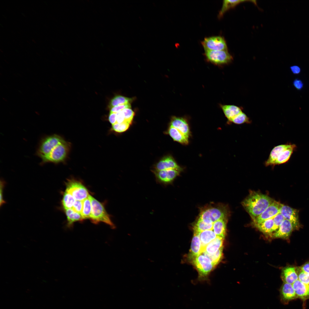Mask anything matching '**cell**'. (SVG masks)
<instances>
[{
    "instance_id": "45",
    "label": "cell",
    "mask_w": 309,
    "mask_h": 309,
    "mask_svg": "<svg viewBox=\"0 0 309 309\" xmlns=\"http://www.w3.org/2000/svg\"><path fill=\"white\" fill-rule=\"evenodd\" d=\"M295 87L298 89H301L303 87V84L302 82L300 80L296 79L293 83Z\"/></svg>"
},
{
    "instance_id": "15",
    "label": "cell",
    "mask_w": 309,
    "mask_h": 309,
    "mask_svg": "<svg viewBox=\"0 0 309 309\" xmlns=\"http://www.w3.org/2000/svg\"><path fill=\"white\" fill-rule=\"evenodd\" d=\"M294 229L291 222L285 219L278 230L273 233V236L275 238L286 239L289 237Z\"/></svg>"
},
{
    "instance_id": "39",
    "label": "cell",
    "mask_w": 309,
    "mask_h": 309,
    "mask_svg": "<svg viewBox=\"0 0 309 309\" xmlns=\"http://www.w3.org/2000/svg\"><path fill=\"white\" fill-rule=\"evenodd\" d=\"M298 270V279L303 283L309 285V274L303 272L299 268Z\"/></svg>"
},
{
    "instance_id": "31",
    "label": "cell",
    "mask_w": 309,
    "mask_h": 309,
    "mask_svg": "<svg viewBox=\"0 0 309 309\" xmlns=\"http://www.w3.org/2000/svg\"><path fill=\"white\" fill-rule=\"evenodd\" d=\"M83 208L81 215L84 219L90 218L92 211V205L89 196L83 201Z\"/></svg>"
},
{
    "instance_id": "20",
    "label": "cell",
    "mask_w": 309,
    "mask_h": 309,
    "mask_svg": "<svg viewBox=\"0 0 309 309\" xmlns=\"http://www.w3.org/2000/svg\"><path fill=\"white\" fill-rule=\"evenodd\" d=\"M281 278L284 282L292 284L298 280V276L294 267L288 266L282 270Z\"/></svg>"
},
{
    "instance_id": "1",
    "label": "cell",
    "mask_w": 309,
    "mask_h": 309,
    "mask_svg": "<svg viewBox=\"0 0 309 309\" xmlns=\"http://www.w3.org/2000/svg\"><path fill=\"white\" fill-rule=\"evenodd\" d=\"M274 201L266 195L252 191L242 204L253 220L261 214Z\"/></svg>"
},
{
    "instance_id": "17",
    "label": "cell",
    "mask_w": 309,
    "mask_h": 309,
    "mask_svg": "<svg viewBox=\"0 0 309 309\" xmlns=\"http://www.w3.org/2000/svg\"><path fill=\"white\" fill-rule=\"evenodd\" d=\"M292 285L298 298L304 301L309 299V285L303 283L298 279Z\"/></svg>"
},
{
    "instance_id": "32",
    "label": "cell",
    "mask_w": 309,
    "mask_h": 309,
    "mask_svg": "<svg viewBox=\"0 0 309 309\" xmlns=\"http://www.w3.org/2000/svg\"><path fill=\"white\" fill-rule=\"evenodd\" d=\"M76 200L73 196L65 191L62 201V207L64 210L72 209Z\"/></svg>"
},
{
    "instance_id": "44",
    "label": "cell",
    "mask_w": 309,
    "mask_h": 309,
    "mask_svg": "<svg viewBox=\"0 0 309 309\" xmlns=\"http://www.w3.org/2000/svg\"><path fill=\"white\" fill-rule=\"evenodd\" d=\"M117 123H121L125 121L124 115L122 111L116 113Z\"/></svg>"
},
{
    "instance_id": "25",
    "label": "cell",
    "mask_w": 309,
    "mask_h": 309,
    "mask_svg": "<svg viewBox=\"0 0 309 309\" xmlns=\"http://www.w3.org/2000/svg\"><path fill=\"white\" fill-rule=\"evenodd\" d=\"M296 147L294 144H290L287 148L282 151L279 154L274 166L284 163L289 159L294 150Z\"/></svg>"
},
{
    "instance_id": "18",
    "label": "cell",
    "mask_w": 309,
    "mask_h": 309,
    "mask_svg": "<svg viewBox=\"0 0 309 309\" xmlns=\"http://www.w3.org/2000/svg\"><path fill=\"white\" fill-rule=\"evenodd\" d=\"M202 253V245L199 235L197 233H194L188 258L190 260L192 261Z\"/></svg>"
},
{
    "instance_id": "21",
    "label": "cell",
    "mask_w": 309,
    "mask_h": 309,
    "mask_svg": "<svg viewBox=\"0 0 309 309\" xmlns=\"http://www.w3.org/2000/svg\"><path fill=\"white\" fill-rule=\"evenodd\" d=\"M224 239L223 237L217 236L204 248L202 253L211 255L215 253L223 247Z\"/></svg>"
},
{
    "instance_id": "13",
    "label": "cell",
    "mask_w": 309,
    "mask_h": 309,
    "mask_svg": "<svg viewBox=\"0 0 309 309\" xmlns=\"http://www.w3.org/2000/svg\"><path fill=\"white\" fill-rule=\"evenodd\" d=\"M154 168L156 170L175 169L181 171L182 170L174 159L170 156L163 158L154 165Z\"/></svg>"
},
{
    "instance_id": "22",
    "label": "cell",
    "mask_w": 309,
    "mask_h": 309,
    "mask_svg": "<svg viewBox=\"0 0 309 309\" xmlns=\"http://www.w3.org/2000/svg\"><path fill=\"white\" fill-rule=\"evenodd\" d=\"M290 144H283L274 147L271 151L269 157L265 162V165L266 166H274L280 153L287 148Z\"/></svg>"
},
{
    "instance_id": "23",
    "label": "cell",
    "mask_w": 309,
    "mask_h": 309,
    "mask_svg": "<svg viewBox=\"0 0 309 309\" xmlns=\"http://www.w3.org/2000/svg\"><path fill=\"white\" fill-rule=\"evenodd\" d=\"M213 222L208 219L198 218L193 226L194 233L198 234L205 230H212Z\"/></svg>"
},
{
    "instance_id": "43",
    "label": "cell",
    "mask_w": 309,
    "mask_h": 309,
    "mask_svg": "<svg viewBox=\"0 0 309 309\" xmlns=\"http://www.w3.org/2000/svg\"><path fill=\"white\" fill-rule=\"evenodd\" d=\"M116 117V113L110 112L108 116V120L112 125L117 123Z\"/></svg>"
},
{
    "instance_id": "6",
    "label": "cell",
    "mask_w": 309,
    "mask_h": 309,
    "mask_svg": "<svg viewBox=\"0 0 309 309\" xmlns=\"http://www.w3.org/2000/svg\"><path fill=\"white\" fill-rule=\"evenodd\" d=\"M192 261L198 272L199 280H207V276L215 266L211 259L201 253Z\"/></svg>"
},
{
    "instance_id": "36",
    "label": "cell",
    "mask_w": 309,
    "mask_h": 309,
    "mask_svg": "<svg viewBox=\"0 0 309 309\" xmlns=\"http://www.w3.org/2000/svg\"><path fill=\"white\" fill-rule=\"evenodd\" d=\"M223 250V247L213 254L211 255L203 254L209 258L215 266L219 262L222 258Z\"/></svg>"
},
{
    "instance_id": "34",
    "label": "cell",
    "mask_w": 309,
    "mask_h": 309,
    "mask_svg": "<svg viewBox=\"0 0 309 309\" xmlns=\"http://www.w3.org/2000/svg\"><path fill=\"white\" fill-rule=\"evenodd\" d=\"M230 122L237 124L250 123L251 121L249 118L243 112L234 118Z\"/></svg>"
},
{
    "instance_id": "24",
    "label": "cell",
    "mask_w": 309,
    "mask_h": 309,
    "mask_svg": "<svg viewBox=\"0 0 309 309\" xmlns=\"http://www.w3.org/2000/svg\"><path fill=\"white\" fill-rule=\"evenodd\" d=\"M167 133L174 140L183 144L188 143V138L176 128L170 126Z\"/></svg>"
},
{
    "instance_id": "14",
    "label": "cell",
    "mask_w": 309,
    "mask_h": 309,
    "mask_svg": "<svg viewBox=\"0 0 309 309\" xmlns=\"http://www.w3.org/2000/svg\"><path fill=\"white\" fill-rule=\"evenodd\" d=\"M171 126L177 129L189 138L190 134L188 121L183 117L173 116L170 123Z\"/></svg>"
},
{
    "instance_id": "37",
    "label": "cell",
    "mask_w": 309,
    "mask_h": 309,
    "mask_svg": "<svg viewBox=\"0 0 309 309\" xmlns=\"http://www.w3.org/2000/svg\"><path fill=\"white\" fill-rule=\"evenodd\" d=\"M122 112L124 116L125 121L130 124L134 115V113L131 108H125Z\"/></svg>"
},
{
    "instance_id": "26",
    "label": "cell",
    "mask_w": 309,
    "mask_h": 309,
    "mask_svg": "<svg viewBox=\"0 0 309 309\" xmlns=\"http://www.w3.org/2000/svg\"><path fill=\"white\" fill-rule=\"evenodd\" d=\"M227 219H221L213 223L212 230L217 236L224 238L226 233Z\"/></svg>"
},
{
    "instance_id": "9",
    "label": "cell",
    "mask_w": 309,
    "mask_h": 309,
    "mask_svg": "<svg viewBox=\"0 0 309 309\" xmlns=\"http://www.w3.org/2000/svg\"><path fill=\"white\" fill-rule=\"evenodd\" d=\"M155 177L156 182L162 185H166L171 183L179 174L181 171L175 169L162 170H152Z\"/></svg>"
},
{
    "instance_id": "47",
    "label": "cell",
    "mask_w": 309,
    "mask_h": 309,
    "mask_svg": "<svg viewBox=\"0 0 309 309\" xmlns=\"http://www.w3.org/2000/svg\"><path fill=\"white\" fill-rule=\"evenodd\" d=\"M290 68L292 72L294 74H298L300 72V68L298 66H291Z\"/></svg>"
},
{
    "instance_id": "4",
    "label": "cell",
    "mask_w": 309,
    "mask_h": 309,
    "mask_svg": "<svg viewBox=\"0 0 309 309\" xmlns=\"http://www.w3.org/2000/svg\"><path fill=\"white\" fill-rule=\"evenodd\" d=\"M65 141L61 136L57 134L45 136L40 140L36 154L42 159L46 156L54 147Z\"/></svg>"
},
{
    "instance_id": "46",
    "label": "cell",
    "mask_w": 309,
    "mask_h": 309,
    "mask_svg": "<svg viewBox=\"0 0 309 309\" xmlns=\"http://www.w3.org/2000/svg\"><path fill=\"white\" fill-rule=\"evenodd\" d=\"M299 268L303 272L309 274V262L303 265Z\"/></svg>"
},
{
    "instance_id": "10",
    "label": "cell",
    "mask_w": 309,
    "mask_h": 309,
    "mask_svg": "<svg viewBox=\"0 0 309 309\" xmlns=\"http://www.w3.org/2000/svg\"><path fill=\"white\" fill-rule=\"evenodd\" d=\"M204 50L221 51L227 50L224 38L220 36L205 37L201 42Z\"/></svg>"
},
{
    "instance_id": "19",
    "label": "cell",
    "mask_w": 309,
    "mask_h": 309,
    "mask_svg": "<svg viewBox=\"0 0 309 309\" xmlns=\"http://www.w3.org/2000/svg\"><path fill=\"white\" fill-rule=\"evenodd\" d=\"M281 300L284 302L298 298L292 284L284 282L280 289Z\"/></svg>"
},
{
    "instance_id": "5",
    "label": "cell",
    "mask_w": 309,
    "mask_h": 309,
    "mask_svg": "<svg viewBox=\"0 0 309 309\" xmlns=\"http://www.w3.org/2000/svg\"><path fill=\"white\" fill-rule=\"evenodd\" d=\"M92 205V211L90 219L92 222L97 223L100 222H104L110 225L112 228L115 227L111 221L110 216L106 212L102 205L94 198L89 195Z\"/></svg>"
},
{
    "instance_id": "8",
    "label": "cell",
    "mask_w": 309,
    "mask_h": 309,
    "mask_svg": "<svg viewBox=\"0 0 309 309\" xmlns=\"http://www.w3.org/2000/svg\"><path fill=\"white\" fill-rule=\"evenodd\" d=\"M68 181L65 191L71 195L76 200L83 201L88 197V190L81 183L74 180Z\"/></svg>"
},
{
    "instance_id": "40",
    "label": "cell",
    "mask_w": 309,
    "mask_h": 309,
    "mask_svg": "<svg viewBox=\"0 0 309 309\" xmlns=\"http://www.w3.org/2000/svg\"><path fill=\"white\" fill-rule=\"evenodd\" d=\"M130 103L118 105L110 108V112L117 113L123 109L127 108H131Z\"/></svg>"
},
{
    "instance_id": "29",
    "label": "cell",
    "mask_w": 309,
    "mask_h": 309,
    "mask_svg": "<svg viewBox=\"0 0 309 309\" xmlns=\"http://www.w3.org/2000/svg\"><path fill=\"white\" fill-rule=\"evenodd\" d=\"M273 218L268 219L259 224L254 225L263 233L266 234H271L272 233V229L274 226Z\"/></svg>"
},
{
    "instance_id": "30",
    "label": "cell",
    "mask_w": 309,
    "mask_h": 309,
    "mask_svg": "<svg viewBox=\"0 0 309 309\" xmlns=\"http://www.w3.org/2000/svg\"><path fill=\"white\" fill-rule=\"evenodd\" d=\"M67 216L68 227H70L73 223L78 221H81L84 219L81 214L74 211L72 209L65 210Z\"/></svg>"
},
{
    "instance_id": "11",
    "label": "cell",
    "mask_w": 309,
    "mask_h": 309,
    "mask_svg": "<svg viewBox=\"0 0 309 309\" xmlns=\"http://www.w3.org/2000/svg\"><path fill=\"white\" fill-rule=\"evenodd\" d=\"M281 204L274 200L261 214L253 220L254 225L259 224L266 220L274 218L280 213Z\"/></svg>"
},
{
    "instance_id": "48",
    "label": "cell",
    "mask_w": 309,
    "mask_h": 309,
    "mask_svg": "<svg viewBox=\"0 0 309 309\" xmlns=\"http://www.w3.org/2000/svg\"></svg>"
},
{
    "instance_id": "35",
    "label": "cell",
    "mask_w": 309,
    "mask_h": 309,
    "mask_svg": "<svg viewBox=\"0 0 309 309\" xmlns=\"http://www.w3.org/2000/svg\"><path fill=\"white\" fill-rule=\"evenodd\" d=\"M130 124L124 122L121 123H116L112 126L111 130L117 133H122L128 129Z\"/></svg>"
},
{
    "instance_id": "28",
    "label": "cell",
    "mask_w": 309,
    "mask_h": 309,
    "mask_svg": "<svg viewBox=\"0 0 309 309\" xmlns=\"http://www.w3.org/2000/svg\"><path fill=\"white\" fill-rule=\"evenodd\" d=\"M247 1L252 2L256 4V1L255 0H225L223 1L221 8L218 15V17L219 18L221 17L227 11L231 8L235 7L238 4L243 2Z\"/></svg>"
},
{
    "instance_id": "3",
    "label": "cell",
    "mask_w": 309,
    "mask_h": 309,
    "mask_svg": "<svg viewBox=\"0 0 309 309\" xmlns=\"http://www.w3.org/2000/svg\"><path fill=\"white\" fill-rule=\"evenodd\" d=\"M228 215L226 206L221 205H209L201 209L198 218L214 222L221 219H227Z\"/></svg>"
},
{
    "instance_id": "16",
    "label": "cell",
    "mask_w": 309,
    "mask_h": 309,
    "mask_svg": "<svg viewBox=\"0 0 309 309\" xmlns=\"http://www.w3.org/2000/svg\"><path fill=\"white\" fill-rule=\"evenodd\" d=\"M219 105L225 116L229 122L234 118L243 112L242 107L236 105L222 104Z\"/></svg>"
},
{
    "instance_id": "33",
    "label": "cell",
    "mask_w": 309,
    "mask_h": 309,
    "mask_svg": "<svg viewBox=\"0 0 309 309\" xmlns=\"http://www.w3.org/2000/svg\"><path fill=\"white\" fill-rule=\"evenodd\" d=\"M132 100V99L131 98L121 96H117L111 100L109 107L111 108L118 105L130 103Z\"/></svg>"
},
{
    "instance_id": "41",
    "label": "cell",
    "mask_w": 309,
    "mask_h": 309,
    "mask_svg": "<svg viewBox=\"0 0 309 309\" xmlns=\"http://www.w3.org/2000/svg\"><path fill=\"white\" fill-rule=\"evenodd\" d=\"M83 206V201L76 200L72 209L75 211L81 214Z\"/></svg>"
},
{
    "instance_id": "7",
    "label": "cell",
    "mask_w": 309,
    "mask_h": 309,
    "mask_svg": "<svg viewBox=\"0 0 309 309\" xmlns=\"http://www.w3.org/2000/svg\"><path fill=\"white\" fill-rule=\"evenodd\" d=\"M204 55L209 62L219 66L229 64L233 60L232 56L227 50L213 51L204 50Z\"/></svg>"
},
{
    "instance_id": "27",
    "label": "cell",
    "mask_w": 309,
    "mask_h": 309,
    "mask_svg": "<svg viewBox=\"0 0 309 309\" xmlns=\"http://www.w3.org/2000/svg\"><path fill=\"white\" fill-rule=\"evenodd\" d=\"M202 247V252L204 248L217 236L212 230H205L198 234Z\"/></svg>"
},
{
    "instance_id": "12",
    "label": "cell",
    "mask_w": 309,
    "mask_h": 309,
    "mask_svg": "<svg viewBox=\"0 0 309 309\" xmlns=\"http://www.w3.org/2000/svg\"><path fill=\"white\" fill-rule=\"evenodd\" d=\"M280 213L285 219L291 222L294 229H298L299 228L300 226L297 210L282 204Z\"/></svg>"
},
{
    "instance_id": "42",
    "label": "cell",
    "mask_w": 309,
    "mask_h": 309,
    "mask_svg": "<svg viewBox=\"0 0 309 309\" xmlns=\"http://www.w3.org/2000/svg\"><path fill=\"white\" fill-rule=\"evenodd\" d=\"M5 183L3 180L0 181V204L1 207L2 205L5 203V201L4 200L3 198V188L5 186Z\"/></svg>"
},
{
    "instance_id": "2",
    "label": "cell",
    "mask_w": 309,
    "mask_h": 309,
    "mask_svg": "<svg viewBox=\"0 0 309 309\" xmlns=\"http://www.w3.org/2000/svg\"><path fill=\"white\" fill-rule=\"evenodd\" d=\"M70 147V143L66 141L59 144L54 147L46 156L41 159L40 164L42 165L47 163L57 164L64 162Z\"/></svg>"
},
{
    "instance_id": "38",
    "label": "cell",
    "mask_w": 309,
    "mask_h": 309,
    "mask_svg": "<svg viewBox=\"0 0 309 309\" xmlns=\"http://www.w3.org/2000/svg\"><path fill=\"white\" fill-rule=\"evenodd\" d=\"M285 219L283 216L280 213L274 217V226L272 229V233H274L278 230Z\"/></svg>"
}]
</instances>
